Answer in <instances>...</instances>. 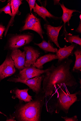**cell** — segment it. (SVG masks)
<instances>
[{"instance_id":"obj_1","label":"cell","mask_w":81,"mask_h":121,"mask_svg":"<svg viewBox=\"0 0 81 121\" xmlns=\"http://www.w3.org/2000/svg\"><path fill=\"white\" fill-rule=\"evenodd\" d=\"M73 62L71 59H67L56 66L52 64L50 69L45 73L43 81L42 90L45 97L51 96L57 85H63L68 86L73 93L78 84L70 71L71 66Z\"/></svg>"},{"instance_id":"obj_2","label":"cell","mask_w":81,"mask_h":121,"mask_svg":"<svg viewBox=\"0 0 81 121\" xmlns=\"http://www.w3.org/2000/svg\"><path fill=\"white\" fill-rule=\"evenodd\" d=\"M57 87L58 88L54 91L56 97L50 109L57 114L59 113L61 111L67 114L71 106L76 102L81 101V99L78 97L81 96V91H79L74 94H71L63 85H57Z\"/></svg>"},{"instance_id":"obj_3","label":"cell","mask_w":81,"mask_h":121,"mask_svg":"<svg viewBox=\"0 0 81 121\" xmlns=\"http://www.w3.org/2000/svg\"><path fill=\"white\" fill-rule=\"evenodd\" d=\"M36 95L34 100L22 106L19 109L17 115L19 121H41V113L45 97L43 90Z\"/></svg>"},{"instance_id":"obj_4","label":"cell","mask_w":81,"mask_h":121,"mask_svg":"<svg viewBox=\"0 0 81 121\" xmlns=\"http://www.w3.org/2000/svg\"><path fill=\"white\" fill-rule=\"evenodd\" d=\"M5 50L9 51L18 49L28 44L33 40L34 35L28 33L20 34H9Z\"/></svg>"},{"instance_id":"obj_5","label":"cell","mask_w":81,"mask_h":121,"mask_svg":"<svg viewBox=\"0 0 81 121\" xmlns=\"http://www.w3.org/2000/svg\"><path fill=\"white\" fill-rule=\"evenodd\" d=\"M24 25L20 29L22 32L27 30H30L35 31L43 39V35L44 32L43 30L41 23V20L32 13L27 15L24 22Z\"/></svg>"},{"instance_id":"obj_6","label":"cell","mask_w":81,"mask_h":121,"mask_svg":"<svg viewBox=\"0 0 81 121\" xmlns=\"http://www.w3.org/2000/svg\"><path fill=\"white\" fill-rule=\"evenodd\" d=\"M44 77V75L37 76L26 81L22 80L18 78H11L8 80L9 82H20L28 86L36 94L39 93L42 90L41 84Z\"/></svg>"},{"instance_id":"obj_7","label":"cell","mask_w":81,"mask_h":121,"mask_svg":"<svg viewBox=\"0 0 81 121\" xmlns=\"http://www.w3.org/2000/svg\"><path fill=\"white\" fill-rule=\"evenodd\" d=\"M16 71L10 52H8L5 60L0 65V82L3 79L13 75Z\"/></svg>"},{"instance_id":"obj_8","label":"cell","mask_w":81,"mask_h":121,"mask_svg":"<svg viewBox=\"0 0 81 121\" xmlns=\"http://www.w3.org/2000/svg\"><path fill=\"white\" fill-rule=\"evenodd\" d=\"M50 69V67L45 70H41L32 66L25 67L24 69L20 71L17 76V78L22 80L26 81L41 75L47 72Z\"/></svg>"},{"instance_id":"obj_9","label":"cell","mask_w":81,"mask_h":121,"mask_svg":"<svg viewBox=\"0 0 81 121\" xmlns=\"http://www.w3.org/2000/svg\"><path fill=\"white\" fill-rule=\"evenodd\" d=\"M11 57L13 61L15 68L20 70L25 68L26 53L24 50L22 51L17 49L10 51Z\"/></svg>"},{"instance_id":"obj_10","label":"cell","mask_w":81,"mask_h":121,"mask_svg":"<svg viewBox=\"0 0 81 121\" xmlns=\"http://www.w3.org/2000/svg\"><path fill=\"white\" fill-rule=\"evenodd\" d=\"M24 49L26 53L25 67L33 66L40 57L39 52L37 49L30 46L24 47Z\"/></svg>"},{"instance_id":"obj_11","label":"cell","mask_w":81,"mask_h":121,"mask_svg":"<svg viewBox=\"0 0 81 121\" xmlns=\"http://www.w3.org/2000/svg\"><path fill=\"white\" fill-rule=\"evenodd\" d=\"M44 29L47 31L48 41L54 43L59 48H61L58 41V38L60 31L63 25L55 27L46 24H44Z\"/></svg>"},{"instance_id":"obj_12","label":"cell","mask_w":81,"mask_h":121,"mask_svg":"<svg viewBox=\"0 0 81 121\" xmlns=\"http://www.w3.org/2000/svg\"><path fill=\"white\" fill-rule=\"evenodd\" d=\"M77 44L72 43L71 44L67 47L66 45L63 48H60L56 52V55L58 57V61L56 64H59L65 59L72 56L74 53L75 49Z\"/></svg>"},{"instance_id":"obj_13","label":"cell","mask_w":81,"mask_h":121,"mask_svg":"<svg viewBox=\"0 0 81 121\" xmlns=\"http://www.w3.org/2000/svg\"><path fill=\"white\" fill-rule=\"evenodd\" d=\"M22 4V1L20 0H11V8L12 10V16L6 28L4 35L5 37L7 35L9 27L13 26L14 25L15 16L17 15H20L21 13L20 12L19 8Z\"/></svg>"},{"instance_id":"obj_14","label":"cell","mask_w":81,"mask_h":121,"mask_svg":"<svg viewBox=\"0 0 81 121\" xmlns=\"http://www.w3.org/2000/svg\"><path fill=\"white\" fill-rule=\"evenodd\" d=\"M33 12L37 13L39 16L42 18L47 24L48 22L46 17L56 20L60 19V18L55 17L51 14L46 8L43 6H39L36 3L35 7L33 9Z\"/></svg>"},{"instance_id":"obj_15","label":"cell","mask_w":81,"mask_h":121,"mask_svg":"<svg viewBox=\"0 0 81 121\" xmlns=\"http://www.w3.org/2000/svg\"><path fill=\"white\" fill-rule=\"evenodd\" d=\"M56 55L51 53L44 55L39 58L37 60L33 66L37 68L43 70V65L46 63L58 59Z\"/></svg>"},{"instance_id":"obj_16","label":"cell","mask_w":81,"mask_h":121,"mask_svg":"<svg viewBox=\"0 0 81 121\" xmlns=\"http://www.w3.org/2000/svg\"><path fill=\"white\" fill-rule=\"evenodd\" d=\"M60 4L61 6L63 12L62 18L65 25L64 30V32L67 31L65 27L66 24L67 23L68 26H70L69 21L71 17L73 16V13L74 12H78L81 13V12L76 10L71 9L67 8L65 6L63 3L62 4L60 3Z\"/></svg>"},{"instance_id":"obj_17","label":"cell","mask_w":81,"mask_h":121,"mask_svg":"<svg viewBox=\"0 0 81 121\" xmlns=\"http://www.w3.org/2000/svg\"><path fill=\"white\" fill-rule=\"evenodd\" d=\"M28 89L20 90L17 89L15 91V95L14 97L18 98L19 100L25 102H29L33 100L32 97L28 94Z\"/></svg>"},{"instance_id":"obj_18","label":"cell","mask_w":81,"mask_h":121,"mask_svg":"<svg viewBox=\"0 0 81 121\" xmlns=\"http://www.w3.org/2000/svg\"><path fill=\"white\" fill-rule=\"evenodd\" d=\"M34 44L38 46L45 53L48 52L56 53L58 50L57 48H54L49 41L47 42L43 40L41 43H35Z\"/></svg>"},{"instance_id":"obj_19","label":"cell","mask_w":81,"mask_h":121,"mask_svg":"<svg viewBox=\"0 0 81 121\" xmlns=\"http://www.w3.org/2000/svg\"><path fill=\"white\" fill-rule=\"evenodd\" d=\"M74 54L76 60L72 72L81 73V49L78 48L75 50Z\"/></svg>"},{"instance_id":"obj_20","label":"cell","mask_w":81,"mask_h":121,"mask_svg":"<svg viewBox=\"0 0 81 121\" xmlns=\"http://www.w3.org/2000/svg\"><path fill=\"white\" fill-rule=\"evenodd\" d=\"M63 34L65 36L64 39L67 42L71 43H74L81 47V39L79 35H73L72 34L68 33L67 31L64 32Z\"/></svg>"},{"instance_id":"obj_21","label":"cell","mask_w":81,"mask_h":121,"mask_svg":"<svg viewBox=\"0 0 81 121\" xmlns=\"http://www.w3.org/2000/svg\"><path fill=\"white\" fill-rule=\"evenodd\" d=\"M11 0H9L7 4L5 6L0 9V14L4 12L5 14H8L11 16L12 13L11 10Z\"/></svg>"},{"instance_id":"obj_22","label":"cell","mask_w":81,"mask_h":121,"mask_svg":"<svg viewBox=\"0 0 81 121\" xmlns=\"http://www.w3.org/2000/svg\"><path fill=\"white\" fill-rule=\"evenodd\" d=\"M28 3L30 8V13H31L32 9H33L35 7L36 0H26Z\"/></svg>"},{"instance_id":"obj_23","label":"cell","mask_w":81,"mask_h":121,"mask_svg":"<svg viewBox=\"0 0 81 121\" xmlns=\"http://www.w3.org/2000/svg\"><path fill=\"white\" fill-rule=\"evenodd\" d=\"M62 118L64 119L65 121H78V120L77 117L75 115L71 117H69L67 116L62 117Z\"/></svg>"},{"instance_id":"obj_24","label":"cell","mask_w":81,"mask_h":121,"mask_svg":"<svg viewBox=\"0 0 81 121\" xmlns=\"http://www.w3.org/2000/svg\"><path fill=\"white\" fill-rule=\"evenodd\" d=\"M6 30L5 26L2 24H0V40L2 39L3 35Z\"/></svg>"},{"instance_id":"obj_25","label":"cell","mask_w":81,"mask_h":121,"mask_svg":"<svg viewBox=\"0 0 81 121\" xmlns=\"http://www.w3.org/2000/svg\"><path fill=\"white\" fill-rule=\"evenodd\" d=\"M76 31L79 33L81 34V22L80 21L79 25L76 29Z\"/></svg>"},{"instance_id":"obj_26","label":"cell","mask_w":81,"mask_h":121,"mask_svg":"<svg viewBox=\"0 0 81 121\" xmlns=\"http://www.w3.org/2000/svg\"><path fill=\"white\" fill-rule=\"evenodd\" d=\"M60 1V0H54V5L60 4L59 2Z\"/></svg>"},{"instance_id":"obj_27","label":"cell","mask_w":81,"mask_h":121,"mask_svg":"<svg viewBox=\"0 0 81 121\" xmlns=\"http://www.w3.org/2000/svg\"><path fill=\"white\" fill-rule=\"evenodd\" d=\"M6 121H15L14 118H11L7 119Z\"/></svg>"},{"instance_id":"obj_28","label":"cell","mask_w":81,"mask_h":121,"mask_svg":"<svg viewBox=\"0 0 81 121\" xmlns=\"http://www.w3.org/2000/svg\"><path fill=\"white\" fill-rule=\"evenodd\" d=\"M0 113L1 114H3V115H4L5 116H7L5 115V114H3V113H2V112H1L0 111Z\"/></svg>"},{"instance_id":"obj_29","label":"cell","mask_w":81,"mask_h":121,"mask_svg":"<svg viewBox=\"0 0 81 121\" xmlns=\"http://www.w3.org/2000/svg\"><path fill=\"white\" fill-rule=\"evenodd\" d=\"M79 18L80 19V20L81 21V15L80 14V16H79Z\"/></svg>"}]
</instances>
